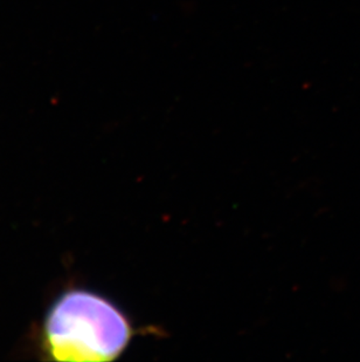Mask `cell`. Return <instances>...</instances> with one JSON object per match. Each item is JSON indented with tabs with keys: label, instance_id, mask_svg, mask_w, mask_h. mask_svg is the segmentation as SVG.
<instances>
[{
	"label": "cell",
	"instance_id": "6da1fadb",
	"mask_svg": "<svg viewBox=\"0 0 360 362\" xmlns=\"http://www.w3.org/2000/svg\"><path fill=\"white\" fill-rule=\"evenodd\" d=\"M133 329L115 305L87 291H71L48 313L44 349L56 361H112L129 344Z\"/></svg>",
	"mask_w": 360,
	"mask_h": 362
}]
</instances>
